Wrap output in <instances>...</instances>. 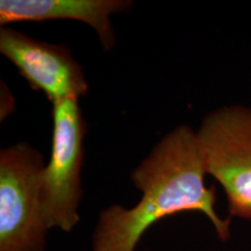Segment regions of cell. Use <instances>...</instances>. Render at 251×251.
<instances>
[{"label": "cell", "instance_id": "obj_5", "mask_svg": "<svg viewBox=\"0 0 251 251\" xmlns=\"http://www.w3.org/2000/svg\"><path fill=\"white\" fill-rule=\"evenodd\" d=\"M0 54L9 59L33 90L50 102L80 98L89 91L83 68L68 47L40 41L11 27L0 29Z\"/></svg>", "mask_w": 251, "mask_h": 251}, {"label": "cell", "instance_id": "obj_2", "mask_svg": "<svg viewBox=\"0 0 251 251\" xmlns=\"http://www.w3.org/2000/svg\"><path fill=\"white\" fill-rule=\"evenodd\" d=\"M42 153L27 142L0 151V251H45L50 226L41 200Z\"/></svg>", "mask_w": 251, "mask_h": 251}, {"label": "cell", "instance_id": "obj_1", "mask_svg": "<svg viewBox=\"0 0 251 251\" xmlns=\"http://www.w3.org/2000/svg\"><path fill=\"white\" fill-rule=\"evenodd\" d=\"M205 158L196 130L180 125L165 135L131 172L142 197L131 208L113 205L99 213L92 251H135L159 220L183 212L202 213L220 241L231 238V218L215 211V186L207 187Z\"/></svg>", "mask_w": 251, "mask_h": 251}, {"label": "cell", "instance_id": "obj_4", "mask_svg": "<svg viewBox=\"0 0 251 251\" xmlns=\"http://www.w3.org/2000/svg\"><path fill=\"white\" fill-rule=\"evenodd\" d=\"M207 175L224 188L229 218L251 221V108L221 106L197 130Z\"/></svg>", "mask_w": 251, "mask_h": 251}, {"label": "cell", "instance_id": "obj_3", "mask_svg": "<svg viewBox=\"0 0 251 251\" xmlns=\"http://www.w3.org/2000/svg\"><path fill=\"white\" fill-rule=\"evenodd\" d=\"M79 98L72 97L52 103L51 156L41 172V200L50 228L65 233L74 230L80 216L78 213L83 188L84 139L87 133Z\"/></svg>", "mask_w": 251, "mask_h": 251}, {"label": "cell", "instance_id": "obj_6", "mask_svg": "<svg viewBox=\"0 0 251 251\" xmlns=\"http://www.w3.org/2000/svg\"><path fill=\"white\" fill-rule=\"evenodd\" d=\"M134 6L130 0H1L0 26L47 20H76L89 25L106 51L117 45L112 15Z\"/></svg>", "mask_w": 251, "mask_h": 251}]
</instances>
